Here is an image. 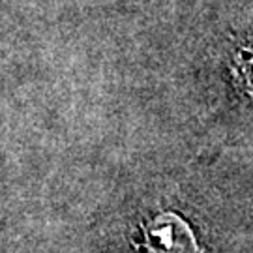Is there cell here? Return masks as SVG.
Segmentation results:
<instances>
[{"label": "cell", "mask_w": 253, "mask_h": 253, "mask_svg": "<svg viewBox=\"0 0 253 253\" xmlns=\"http://www.w3.org/2000/svg\"><path fill=\"white\" fill-rule=\"evenodd\" d=\"M154 253H197V244L188 223L174 214H162L150 229Z\"/></svg>", "instance_id": "obj_1"}]
</instances>
